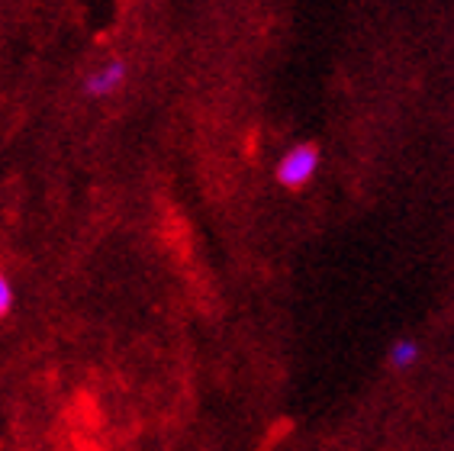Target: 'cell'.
<instances>
[{"mask_svg":"<svg viewBox=\"0 0 454 451\" xmlns=\"http://www.w3.org/2000/svg\"><path fill=\"white\" fill-rule=\"evenodd\" d=\"M10 306H13V284H10V278L0 271V316H7Z\"/></svg>","mask_w":454,"mask_h":451,"instance_id":"4","label":"cell"},{"mask_svg":"<svg viewBox=\"0 0 454 451\" xmlns=\"http://www.w3.org/2000/svg\"><path fill=\"white\" fill-rule=\"evenodd\" d=\"M416 361H419V345H416L412 338H400V342H394V348H390V368L406 371V368H412Z\"/></svg>","mask_w":454,"mask_h":451,"instance_id":"3","label":"cell"},{"mask_svg":"<svg viewBox=\"0 0 454 451\" xmlns=\"http://www.w3.org/2000/svg\"><path fill=\"white\" fill-rule=\"evenodd\" d=\"M319 171V148L316 146H294L287 155L280 158L278 165V184L297 191L303 184L313 181V174Z\"/></svg>","mask_w":454,"mask_h":451,"instance_id":"1","label":"cell"},{"mask_svg":"<svg viewBox=\"0 0 454 451\" xmlns=\"http://www.w3.org/2000/svg\"><path fill=\"white\" fill-rule=\"evenodd\" d=\"M122 81H126V65L122 61H106V65H100V68L90 71L88 78H84V94L100 100V97L116 94Z\"/></svg>","mask_w":454,"mask_h":451,"instance_id":"2","label":"cell"}]
</instances>
